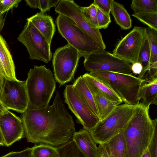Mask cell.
Instances as JSON below:
<instances>
[{
  "instance_id": "obj_1",
  "label": "cell",
  "mask_w": 157,
  "mask_h": 157,
  "mask_svg": "<svg viewBox=\"0 0 157 157\" xmlns=\"http://www.w3.org/2000/svg\"><path fill=\"white\" fill-rule=\"evenodd\" d=\"M24 136L29 142L57 147L72 140L75 124L59 93L53 104L37 109H27L21 119Z\"/></svg>"
},
{
  "instance_id": "obj_2",
  "label": "cell",
  "mask_w": 157,
  "mask_h": 157,
  "mask_svg": "<svg viewBox=\"0 0 157 157\" xmlns=\"http://www.w3.org/2000/svg\"><path fill=\"white\" fill-rule=\"evenodd\" d=\"M149 107L142 102L137 105L123 131L127 157H141L151 140L157 127V119L152 120L151 118Z\"/></svg>"
},
{
  "instance_id": "obj_3",
  "label": "cell",
  "mask_w": 157,
  "mask_h": 157,
  "mask_svg": "<svg viewBox=\"0 0 157 157\" xmlns=\"http://www.w3.org/2000/svg\"><path fill=\"white\" fill-rule=\"evenodd\" d=\"M28 98V108L37 109L47 106L56 87L51 71L45 65L34 66L25 81Z\"/></svg>"
},
{
  "instance_id": "obj_4",
  "label": "cell",
  "mask_w": 157,
  "mask_h": 157,
  "mask_svg": "<svg viewBox=\"0 0 157 157\" xmlns=\"http://www.w3.org/2000/svg\"><path fill=\"white\" fill-rule=\"evenodd\" d=\"M89 74L113 91L125 104L136 105L141 99L140 90L142 80L131 74L97 71Z\"/></svg>"
},
{
  "instance_id": "obj_5",
  "label": "cell",
  "mask_w": 157,
  "mask_h": 157,
  "mask_svg": "<svg viewBox=\"0 0 157 157\" xmlns=\"http://www.w3.org/2000/svg\"><path fill=\"white\" fill-rule=\"evenodd\" d=\"M136 105H117L105 118L100 121L90 132L97 144H105L125 129L135 111Z\"/></svg>"
},
{
  "instance_id": "obj_6",
  "label": "cell",
  "mask_w": 157,
  "mask_h": 157,
  "mask_svg": "<svg viewBox=\"0 0 157 157\" xmlns=\"http://www.w3.org/2000/svg\"><path fill=\"white\" fill-rule=\"evenodd\" d=\"M56 23L59 33L68 42L76 49L82 57L100 48L94 41L74 21L59 14Z\"/></svg>"
},
{
  "instance_id": "obj_7",
  "label": "cell",
  "mask_w": 157,
  "mask_h": 157,
  "mask_svg": "<svg viewBox=\"0 0 157 157\" xmlns=\"http://www.w3.org/2000/svg\"><path fill=\"white\" fill-rule=\"evenodd\" d=\"M81 57L78 52L68 44L56 50L52 65L55 78L60 86L72 79Z\"/></svg>"
},
{
  "instance_id": "obj_8",
  "label": "cell",
  "mask_w": 157,
  "mask_h": 157,
  "mask_svg": "<svg viewBox=\"0 0 157 157\" xmlns=\"http://www.w3.org/2000/svg\"><path fill=\"white\" fill-rule=\"evenodd\" d=\"M17 39L26 47L30 59L46 63L51 60V45L30 21H27Z\"/></svg>"
},
{
  "instance_id": "obj_9",
  "label": "cell",
  "mask_w": 157,
  "mask_h": 157,
  "mask_svg": "<svg viewBox=\"0 0 157 157\" xmlns=\"http://www.w3.org/2000/svg\"><path fill=\"white\" fill-rule=\"evenodd\" d=\"M84 67L87 71H101L129 74L132 64L105 50L100 49L84 57Z\"/></svg>"
},
{
  "instance_id": "obj_10",
  "label": "cell",
  "mask_w": 157,
  "mask_h": 157,
  "mask_svg": "<svg viewBox=\"0 0 157 157\" xmlns=\"http://www.w3.org/2000/svg\"><path fill=\"white\" fill-rule=\"evenodd\" d=\"M0 101L6 109L24 113L28 106L25 81L5 78Z\"/></svg>"
},
{
  "instance_id": "obj_11",
  "label": "cell",
  "mask_w": 157,
  "mask_h": 157,
  "mask_svg": "<svg viewBox=\"0 0 157 157\" xmlns=\"http://www.w3.org/2000/svg\"><path fill=\"white\" fill-rule=\"evenodd\" d=\"M146 35L145 28L135 26L118 42L112 54L131 64L137 62Z\"/></svg>"
},
{
  "instance_id": "obj_12",
  "label": "cell",
  "mask_w": 157,
  "mask_h": 157,
  "mask_svg": "<svg viewBox=\"0 0 157 157\" xmlns=\"http://www.w3.org/2000/svg\"><path fill=\"white\" fill-rule=\"evenodd\" d=\"M80 6L74 1L60 0L55 8L56 13L65 16L74 21L103 50L106 48L101 33L98 29L93 28L83 17Z\"/></svg>"
},
{
  "instance_id": "obj_13",
  "label": "cell",
  "mask_w": 157,
  "mask_h": 157,
  "mask_svg": "<svg viewBox=\"0 0 157 157\" xmlns=\"http://www.w3.org/2000/svg\"><path fill=\"white\" fill-rule=\"evenodd\" d=\"M65 102L81 124L90 132L100 121L74 90L72 85H66L63 93Z\"/></svg>"
},
{
  "instance_id": "obj_14",
  "label": "cell",
  "mask_w": 157,
  "mask_h": 157,
  "mask_svg": "<svg viewBox=\"0 0 157 157\" xmlns=\"http://www.w3.org/2000/svg\"><path fill=\"white\" fill-rule=\"evenodd\" d=\"M0 129L4 146L9 147L24 136L21 119L9 110L0 113Z\"/></svg>"
},
{
  "instance_id": "obj_15",
  "label": "cell",
  "mask_w": 157,
  "mask_h": 157,
  "mask_svg": "<svg viewBox=\"0 0 157 157\" xmlns=\"http://www.w3.org/2000/svg\"><path fill=\"white\" fill-rule=\"evenodd\" d=\"M72 140L80 150L88 157H98L97 144L89 131L82 129L75 132Z\"/></svg>"
},
{
  "instance_id": "obj_16",
  "label": "cell",
  "mask_w": 157,
  "mask_h": 157,
  "mask_svg": "<svg viewBox=\"0 0 157 157\" xmlns=\"http://www.w3.org/2000/svg\"><path fill=\"white\" fill-rule=\"evenodd\" d=\"M39 30L51 45L56 28L52 17L40 12L28 18Z\"/></svg>"
},
{
  "instance_id": "obj_17",
  "label": "cell",
  "mask_w": 157,
  "mask_h": 157,
  "mask_svg": "<svg viewBox=\"0 0 157 157\" xmlns=\"http://www.w3.org/2000/svg\"><path fill=\"white\" fill-rule=\"evenodd\" d=\"M0 63L5 78L16 79L15 67L7 44L0 34Z\"/></svg>"
},
{
  "instance_id": "obj_18",
  "label": "cell",
  "mask_w": 157,
  "mask_h": 157,
  "mask_svg": "<svg viewBox=\"0 0 157 157\" xmlns=\"http://www.w3.org/2000/svg\"><path fill=\"white\" fill-rule=\"evenodd\" d=\"M140 95L142 103L145 105H157V77L142 80Z\"/></svg>"
},
{
  "instance_id": "obj_19",
  "label": "cell",
  "mask_w": 157,
  "mask_h": 157,
  "mask_svg": "<svg viewBox=\"0 0 157 157\" xmlns=\"http://www.w3.org/2000/svg\"><path fill=\"white\" fill-rule=\"evenodd\" d=\"M72 86L75 92L80 98L99 118L93 96L83 77L81 76L79 77L75 81Z\"/></svg>"
},
{
  "instance_id": "obj_20",
  "label": "cell",
  "mask_w": 157,
  "mask_h": 157,
  "mask_svg": "<svg viewBox=\"0 0 157 157\" xmlns=\"http://www.w3.org/2000/svg\"><path fill=\"white\" fill-rule=\"evenodd\" d=\"M82 76L85 79L90 91H97L109 100L117 103L118 105L123 102L113 91L89 73H85Z\"/></svg>"
},
{
  "instance_id": "obj_21",
  "label": "cell",
  "mask_w": 157,
  "mask_h": 157,
  "mask_svg": "<svg viewBox=\"0 0 157 157\" xmlns=\"http://www.w3.org/2000/svg\"><path fill=\"white\" fill-rule=\"evenodd\" d=\"M110 12L116 23L123 30H128L132 27L130 16L121 4L112 0Z\"/></svg>"
},
{
  "instance_id": "obj_22",
  "label": "cell",
  "mask_w": 157,
  "mask_h": 157,
  "mask_svg": "<svg viewBox=\"0 0 157 157\" xmlns=\"http://www.w3.org/2000/svg\"><path fill=\"white\" fill-rule=\"evenodd\" d=\"M90 91L93 96L100 121L107 117L116 107L119 105L109 100L97 91Z\"/></svg>"
},
{
  "instance_id": "obj_23",
  "label": "cell",
  "mask_w": 157,
  "mask_h": 157,
  "mask_svg": "<svg viewBox=\"0 0 157 157\" xmlns=\"http://www.w3.org/2000/svg\"><path fill=\"white\" fill-rule=\"evenodd\" d=\"M123 131L105 144L110 157H127Z\"/></svg>"
},
{
  "instance_id": "obj_24",
  "label": "cell",
  "mask_w": 157,
  "mask_h": 157,
  "mask_svg": "<svg viewBox=\"0 0 157 157\" xmlns=\"http://www.w3.org/2000/svg\"><path fill=\"white\" fill-rule=\"evenodd\" d=\"M150 49L147 35H146L142 46L137 61L140 63L143 66L142 71L138 75V78L141 80L146 75L151 76L150 70Z\"/></svg>"
},
{
  "instance_id": "obj_25",
  "label": "cell",
  "mask_w": 157,
  "mask_h": 157,
  "mask_svg": "<svg viewBox=\"0 0 157 157\" xmlns=\"http://www.w3.org/2000/svg\"><path fill=\"white\" fill-rule=\"evenodd\" d=\"M151 53L150 69H157V31L145 28Z\"/></svg>"
},
{
  "instance_id": "obj_26",
  "label": "cell",
  "mask_w": 157,
  "mask_h": 157,
  "mask_svg": "<svg viewBox=\"0 0 157 157\" xmlns=\"http://www.w3.org/2000/svg\"><path fill=\"white\" fill-rule=\"evenodd\" d=\"M58 157H88L78 148L73 140L57 147Z\"/></svg>"
},
{
  "instance_id": "obj_27",
  "label": "cell",
  "mask_w": 157,
  "mask_h": 157,
  "mask_svg": "<svg viewBox=\"0 0 157 157\" xmlns=\"http://www.w3.org/2000/svg\"><path fill=\"white\" fill-rule=\"evenodd\" d=\"M131 7L134 13L157 12V0H133Z\"/></svg>"
},
{
  "instance_id": "obj_28",
  "label": "cell",
  "mask_w": 157,
  "mask_h": 157,
  "mask_svg": "<svg viewBox=\"0 0 157 157\" xmlns=\"http://www.w3.org/2000/svg\"><path fill=\"white\" fill-rule=\"evenodd\" d=\"M32 157H58L57 147L43 144H35L31 148Z\"/></svg>"
},
{
  "instance_id": "obj_29",
  "label": "cell",
  "mask_w": 157,
  "mask_h": 157,
  "mask_svg": "<svg viewBox=\"0 0 157 157\" xmlns=\"http://www.w3.org/2000/svg\"><path fill=\"white\" fill-rule=\"evenodd\" d=\"M82 13L86 21L93 28L98 29L97 19V6L93 3L87 7H81Z\"/></svg>"
},
{
  "instance_id": "obj_30",
  "label": "cell",
  "mask_w": 157,
  "mask_h": 157,
  "mask_svg": "<svg viewBox=\"0 0 157 157\" xmlns=\"http://www.w3.org/2000/svg\"><path fill=\"white\" fill-rule=\"evenodd\" d=\"M132 16L147 25L150 29L157 31V12L134 13Z\"/></svg>"
},
{
  "instance_id": "obj_31",
  "label": "cell",
  "mask_w": 157,
  "mask_h": 157,
  "mask_svg": "<svg viewBox=\"0 0 157 157\" xmlns=\"http://www.w3.org/2000/svg\"><path fill=\"white\" fill-rule=\"evenodd\" d=\"M97 11L98 29L107 28L111 22L110 15H108L104 13L97 6Z\"/></svg>"
},
{
  "instance_id": "obj_32",
  "label": "cell",
  "mask_w": 157,
  "mask_h": 157,
  "mask_svg": "<svg viewBox=\"0 0 157 157\" xmlns=\"http://www.w3.org/2000/svg\"><path fill=\"white\" fill-rule=\"evenodd\" d=\"M21 0H0V13L2 15L14 7H17Z\"/></svg>"
},
{
  "instance_id": "obj_33",
  "label": "cell",
  "mask_w": 157,
  "mask_h": 157,
  "mask_svg": "<svg viewBox=\"0 0 157 157\" xmlns=\"http://www.w3.org/2000/svg\"><path fill=\"white\" fill-rule=\"evenodd\" d=\"M112 0H94L93 3L102 12L110 15Z\"/></svg>"
},
{
  "instance_id": "obj_34",
  "label": "cell",
  "mask_w": 157,
  "mask_h": 157,
  "mask_svg": "<svg viewBox=\"0 0 157 157\" xmlns=\"http://www.w3.org/2000/svg\"><path fill=\"white\" fill-rule=\"evenodd\" d=\"M1 157H32L31 149L28 147L21 151L10 152Z\"/></svg>"
},
{
  "instance_id": "obj_35",
  "label": "cell",
  "mask_w": 157,
  "mask_h": 157,
  "mask_svg": "<svg viewBox=\"0 0 157 157\" xmlns=\"http://www.w3.org/2000/svg\"><path fill=\"white\" fill-rule=\"evenodd\" d=\"M151 157H157V127L148 147Z\"/></svg>"
},
{
  "instance_id": "obj_36",
  "label": "cell",
  "mask_w": 157,
  "mask_h": 157,
  "mask_svg": "<svg viewBox=\"0 0 157 157\" xmlns=\"http://www.w3.org/2000/svg\"><path fill=\"white\" fill-rule=\"evenodd\" d=\"M37 8L40 10V12L43 13L50 10L48 0H38Z\"/></svg>"
},
{
  "instance_id": "obj_37",
  "label": "cell",
  "mask_w": 157,
  "mask_h": 157,
  "mask_svg": "<svg viewBox=\"0 0 157 157\" xmlns=\"http://www.w3.org/2000/svg\"><path fill=\"white\" fill-rule=\"evenodd\" d=\"M98 150V157H110L105 144H99Z\"/></svg>"
},
{
  "instance_id": "obj_38",
  "label": "cell",
  "mask_w": 157,
  "mask_h": 157,
  "mask_svg": "<svg viewBox=\"0 0 157 157\" xmlns=\"http://www.w3.org/2000/svg\"><path fill=\"white\" fill-rule=\"evenodd\" d=\"M131 69L133 73L139 75L142 71L143 66L140 63L137 62L132 64Z\"/></svg>"
},
{
  "instance_id": "obj_39",
  "label": "cell",
  "mask_w": 157,
  "mask_h": 157,
  "mask_svg": "<svg viewBox=\"0 0 157 157\" xmlns=\"http://www.w3.org/2000/svg\"><path fill=\"white\" fill-rule=\"evenodd\" d=\"M27 5L33 8H36L38 6V0H25Z\"/></svg>"
},
{
  "instance_id": "obj_40",
  "label": "cell",
  "mask_w": 157,
  "mask_h": 157,
  "mask_svg": "<svg viewBox=\"0 0 157 157\" xmlns=\"http://www.w3.org/2000/svg\"><path fill=\"white\" fill-rule=\"evenodd\" d=\"M5 78L3 76L2 70L0 63V92H2Z\"/></svg>"
},
{
  "instance_id": "obj_41",
  "label": "cell",
  "mask_w": 157,
  "mask_h": 157,
  "mask_svg": "<svg viewBox=\"0 0 157 157\" xmlns=\"http://www.w3.org/2000/svg\"><path fill=\"white\" fill-rule=\"evenodd\" d=\"M60 0H48V3L50 8L52 7H56L59 4Z\"/></svg>"
},
{
  "instance_id": "obj_42",
  "label": "cell",
  "mask_w": 157,
  "mask_h": 157,
  "mask_svg": "<svg viewBox=\"0 0 157 157\" xmlns=\"http://www.w3.org/2000/svg\"><path fill=\"white\" fill-rule=\"evenodd\" d=\"M141 157H151L150 152L148 148L145 152L141 156Z\"/></svg>"
},
{
  "instance_id": "obj_43",
  "label": "cell",
  "mask_w": 157,
  "mask_h": 157,
  "mask_svg": "<svg viewBox=\"0 0 157 157\" xmlns=\"http://www.w3.org/2000/svg\"><path fill=\"white\" fill-rule=\"evenodd\" d=\"M4 146L2 136L0 129V146Z\"/></svg>"
},
{
  "instance_id": "obj_44",
  "label": "cell",
  "mask_w": 157,
  "mask_h": 157,
  "mask_svg": "<svg viewBox=\"0 0 157 157\" xmlns=\"http://www.w3.org/2000/svg\"><path fill=\"white\" fill-rule=\"evenodd\" d=\"M3 21V17L2 15L0 13V26L1 24L2 23Z\"/></svg>"
}]
</instances>
